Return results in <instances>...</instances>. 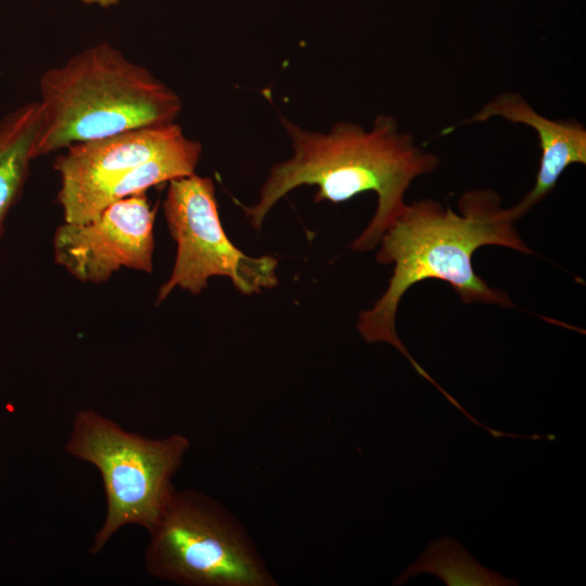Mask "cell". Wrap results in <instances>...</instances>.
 <instances>
[{
    "label": "cell",
    "instance_id": "1",
    "mask_svg": "<svg viewBox=\"0 0 586 586\" xmlns=\"http://www.w3.org/2000/svg\"><path fill=\"white\" fill-rule=\"evenodd\" d=\"M514 224L499 195L491 189L466 192L459 199V213L432 199L406 204L379 242L377 262L393 265V273L383 295L359 316L357 329L364 340L388 343L419 375L438 387L396 332L398 305L413 284L436 279L448 283L464 304L513 307L507 293L491 288L479 277L472 257L485 245L532 254Z\"/></svg>",
    "mask_w": 586,
    "mask_h": 586
},
{
    "label": "cell",
    "instance_id": "2",
    "mask_svg": "<svg viewBox=\"0 0 586 586\" xmlns=\"http://www.w3.org/2000/svg\"><path fill=\"white\" fill-rule=\"evenodd\" d=\"M281 123L293 155L272 166L258 202L243 206L256 230L271 207L297 187L317 186L315 202L332 203L373 191L378 198L375 213L352 244L355 251L373 250L405 208L404 198L411 182L435 170L440 163L388 115H379L370 130L346 122L335 124L329 132L303 129L284 117Z\"/></svg>",
    "mask_w": 586,
    "mask_h": 586
},
{
    "label": "cell",
    "instance_id": "3",
    "mask_svg": "<svg viewBox=\"0 0 586 586\" xmlns=\"http://www.w3.org/2000/svg\"><path fill=\"white\" fill-rule=\"evenodd\" d=\"M39 90L34 160L74 143L174 123L182 106L171 88L106 41L47 69Z\"/></svg>",
    "mask_w": 586,
    "mask_h": 586
},
{
    "label": "cell",
    "instance_id": "4",
    "mask_svg": "<svg viewBox=\"0 0 586 586\" xmlns=\"http://www.w3.org/2000/svg\"><path fill=\"white\" fill-rule=\"evenodd\" d=\"M189 447L183 435L149 438L93 409L75 415L65 450L99 471L106 501L93 555L126 525L149 532L156 524L176 492L171 481Z\"/></svg>",
    "mask_w": 586,
    "mask_h": 586
},
{
    "label": "cell",
    "instance_id": "5",
    "mask_svg": "<svg viewBox=\"0 0 586 586\" xmlns=\"http://www.w3.org/2000/svg\"><path fill=\"white\" fill-rule=\"evenodd\" d=\"M150 575L188 586H270L273 578L239 522L206 495L175 492L148 532Z\"/></svg>",
    "mask_w": 586,
    "mask_h": 586
},
{
    "label": "cell",
    "instance_id": "6",
    "mask_svg": "<svg viewBox=\"0 0 586 586\" xmlns=\"http://www.w3.org/2000/svg\"><path fill=\"white\" fill-rule=\"evenodd\" d=\"M163 208L177 253L171 273L157 292L156 304L176 288L200 294L209 278L216 276L229 278L245 295L278 284L275 257H250L228 239L211 178L194 173L169 181Z\"/></svg>",
    "mask_w": 586,
    "mask_h": 586
},
{
    "label": "cell",
    "instance_id": "7",
    "mask_svg": "<svg viewBox=\"0 0 586 586\" xmlns=\"http://www.w3.org/2000/svg\"><path fill=\"white\" fill-rule=\"evenodd\" d=\"M154 218L145 193H140L111 204L91 221H64L54 232V260L80 282H105L122 268L150 273Z\"/></svg>",
    "mask_w": 586,
    "mask_h": 586
},
{
    "label": "cell",
    "instance_id": "8",
    "mask_svg": "<svg viewBox=\"0 0 586 586\" xmlns=\"http://www.w3.org/2000/svg\"><path fill=\"white\" fill-rule=\"evenodd\" d=\"M183 136L181 127L174 122L68 145L53 164L61 178L59 203L111 182Z\"/></svg>",
    "mask_w": 586,
    "mask_h": 586
},
{
    "label": "cell",
    "instance_id": "9",
    "mask_svg": "<svg viewBox=\"0 0 586 586\" xmlns=\"http://www.w3.org/2000/svg\"><path fill=\"white\" fill-rule=\"evenodd\" d=\"M492 117L533 128L540 146V163L534 187L519 203L508 208L511 218L517 221L555 189L570 165L586 164V129L574 120H553L540 115L521 94L514 92L497 95L461 124L481 123Z\"/></svg>",
    "mask_w": 586,
    "mask_h": 586
},
{
    "label": "cell",
    "instance_id": "10",
    "mask_svg": "<svg viewBox=\"0 0 586 586\" xmlns=\"http://www.w3.org/2000/svg\"><path fill=\"white\" fill-rule=\"evenodd\" d=\"M202 154L200 142L183 136L156 156L132 167L111 182L60 202L65 222L85 224L95 219L111 204L151 187L190 176Z\"/></svg>",
    "mask_w": 586,
    "mask_h": 586
},
{
    "label": "cell",
    "instance_id": "11",
    "mask_svg": "<svg viewBox=\"0 0 586 586\" xmlns=\"http://www.w3.org/2000/svg\"><path fill=\"white\" fill-rule=\"evenodd\" d=\"M39 123V101L27 102L0 118V240L28 178Z\"/></svg>",
    "mask_w": 586,
    "mask_h": 586
},
{
    "label": "cell",
    "instance_id": "12",
    "mask_svg": "<svg viewBox=\"0 0 586 586\" xmlns=\"http://www.w3.org/2000/svg\"><path fill=\"white\" fill-rule=\"evenodd\" d=\"M429 573L440 577L447 586H518L517 578H507L483 566L462 545L443 536L432 540L420 557L395 578L393 585H403L412 576Z\"/></svg>",
    "mask_w": 586,
    "mask_h": 586
},
{
    "label": "cell",
    "instance_id": "13",
    "mask_svg": "<svg viewBox=\"0 0 586 586\" xmlns=\"http://www.w3.org/2000/svg\"><path fill=\"white\" fill-rule=\"evenodd\" d=\"M89 4H99L103 8H109L118 3L119 0H85Z\"/></svg>",
    "mask_w": 586,
    "mask_h": 586
}]
</instances>
